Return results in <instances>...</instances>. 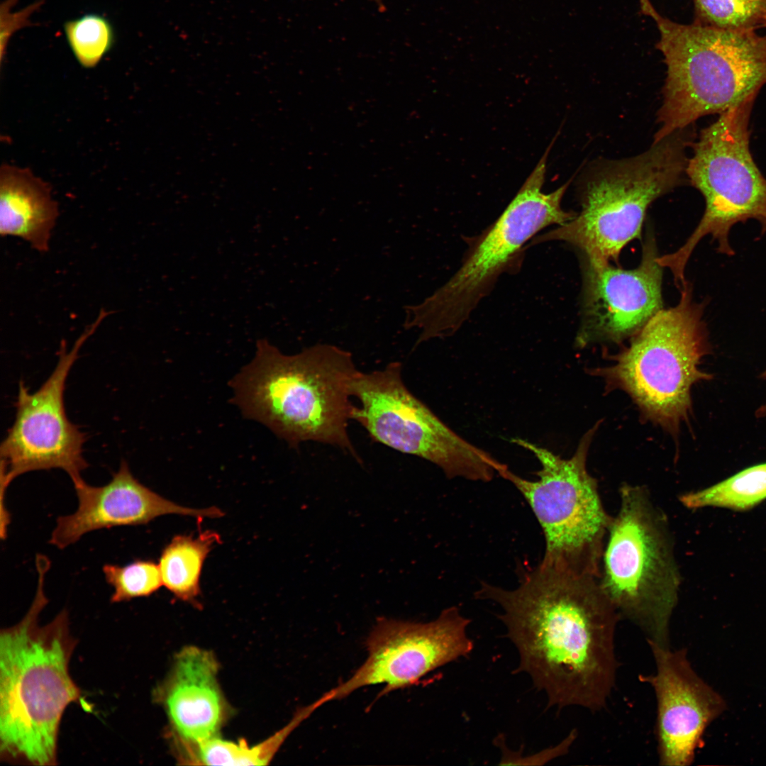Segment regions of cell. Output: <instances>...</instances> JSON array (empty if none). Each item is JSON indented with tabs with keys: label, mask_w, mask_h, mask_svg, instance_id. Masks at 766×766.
Wrapping results in <instances>:
<instances>
[{
	"label": "cell",
	"mask_w": 766,
	"mask_h": 766,
	"mask_svg": "<svg viewBox=\"0 0 766 766\" xmlns=\"http://www.w3.org/2000/svg\"><path fill=\"white\" fill-rule=\"evenodd\" d=\"M102 570L113 589L112 603L149 596L163 585L159 565L151 560H136L125 565L106 564Z\"/></svg>",
	"instance_id": "cell-24"
},
{
	"label": "cell",
	"mask_w": 766,
	"mask_h": 766,
	"mask_svg": "<svg viewBox=\"0 0 766 766\" xmlns=\"http://www.w3.org/2000/svg\"><path fill=\"white\" fill-rule=\"evenodd\" d=\"M696 21L728 30L766 27V0H693Z\"/></svg>",
	"instance_id": "cell-22"
},
{
	"label": "cell",
	"mask_w": 766,
	"mask_h": 766,
	"mask_svg": "<svg viewBox=\"0 0 766 766\" xmlns=\"http://www.w3.org/2000/svg\"><path fill=\"white\" fill-rule=\"evenodd\" d=\"M598 425L585 433L574 454L564 459L521 438L512 443L529 450L541 468L537 480L521 477L503 465L497 472L526 500L543 530L542 565L599 577L612 516L606 511L597 481L587 468L588 450Z\"/></svg>",
	"instance_id": "cell-10"
},
{
	"label": "cell",
	"mask_w": 766,
	"mask_h": 766,
	"mask_svg": "<svg viewBox=\"0 0 766 766\" xmlns=\"http://www.w3.org/2000/svg\"><path fill=\"white\" fill-rule=\"evenodd\" d=\"M757 95L719 114L692 143L694 153L686 174L703 195L705 210L685 243L657 259L660 266L670 270L677 285L685 280L687 263L703 238L711 235L718 252L731 256L729 233L736 223L755 219L762 232L766 231V178L750 148L749 122Z\"/></svg>",
	"instance_id": "cell-9"
},
{
	"label": "cell",
	"mask_w": 766,
	"mask_h": 766,
	"mask_svg": "<svg viewBox=\"0 0 766 766\" xmlns=\"http://www.w3.org/2000/svg\"><path fill=\"white\" fill-rule=\"evenodd\" d=\"M470 621L457 606L443 609L426 623L379 618L366 640V660L347 680L326 692L329 701L371 685L384 684L383 694L403 689L468 656L474 648L467 635Z\"/></svg>",
	"instance_id": "cell-13"
},
{
	"label": "cell",
	"mask_w": 766,
	"mask_h": 766,
	"mask_svg": "<svg viewBox=\"0 0 766 766\" xmlns=\"http://www.w3.org/2000/svg\"><path fill=\"white\" fill-rule=\"evenodd\" d=\"M58 208L49 184L28 168L3 165L0 171V234L16 236L40 252L48 250Z\"/></svg>",
	"instance_id": "cell-18"
},
{
	"label": "cell",
	"mask_w": 766,
	"mask_h": 766,
	"mask_svg": "<svg viewBox=\"0 0 766 766\" xmlns=\"http://www.w3.org/2000/svg\"><path fill=\"white\" fill-rule=\"evenodd\" d=\"M653 238L646 239L639 265L623 270L587 262L578 347L618 343L634 336L660 310L662 271Z\"/></svg>",
	"instance_id": "cell-14"
},
{
	"label": "cell",
	"mask_w": 766,
	"mask_h": 766,
	"mask_svg": "<svg viewBox=\"0 0 766 766\" xmlns=\"http://www.w3.org/2000/svg\"><path fill=\"white\" fill-rule=\"evenodd\" d=\"M761 377L766 379V370L763 372ZM755 415L757 417H763L766 416V403L761 406L756 411Z\"/></svg>",
	"instance_id": "cell-25"
},
{
	"label": "cell",
	"mask_w": 766,
	"mask_h": 766,
	"mask_svg": "<svg viewBox=\"0 0 766 766\" xmlns=\"http://www.w3.org/2000/svg\"><path fill=\"white\" fill-rule=\"evenodd\" d=\"M289 721L272 736L253 746L245 740L231 742L217 736L194 745L184 746L194 763L209 765H265L268 764L288 736L296 728Z\"/></svg>",
	"instance_id": "cell-21"
},
{
	"label": "cell",
	"mask_w": 766,
	"mask_h": 766,
	"mask_svg": "<svg viewBox=\"0 0 766 766\" xmlns=\"http://www.w3.org/2000/svg\"><path fill=\"white\" fill-rule=\"evenodd\" d=\"M78 507L72 514L57 518L49 543L64 549L89 532L116 526H138L166 514L202 518H218L223 514L217 507L196 509L181 506L141 484L131 473L127 462H121L117 472L106 484L94 487L83 479L73 482Z\"/></svg>",
	"instance_id": "cell-16"
},
{
	"label": "cell",
	"mask_w": 766,
	"mask_h": 766,
	"mask_svg": "<svg viewBox=\"0 0 766 766\" xmlns=\"http://www.w3.org/2000/svg\"><path fill=\"white\" fill-rule=\"evenodd\" d=\"M647 643L655 672L640 675L639 680L648 684L655 695L659 764L689 765L705 729L721 714L724 702L693 669L686 648Z\"/></svg>",
	"instance_id": "cell-15"
},
{
	"label": "cell",
	"mask_w": 766,
	"mask_h": 766,
	"mask_svg": "<svg viewBox=\"0 0 766 766\" xmlns=\"http://www.w3.org/2000/svg\"><path fill=\"white\" fill-rule=\"evenodd\" d=\"M105 317L100 313L69 351L61 341L56 367L36 392L19 382L14 422L0 446L2 494L15 478L31 471L57 468L72 482L82 479L89 466L83 457L86 434L67 418L64 392L80 348Z\"/></svg>",
	"instance_id": "cell-12"
},
{
	"label": "cell",
	"mask_w": 766,
	"mask_h": 766,
	"mask_svg": "<svg viewBox=\"0 0 766 766\" xmlns=\"http://www.w3.org/2000/svg\"><path fill=\"white\" fill-rule=\"evenodd\" d=\"M218 669L211 653L185 647L155 693L184 745L217 736L226 720L227 706L217 679Z\"/></svg>",
	"instance_id": "cell-17"
},
{
	"label": "cell",
	"mask_w": 766,
	"mask_h": 766,
	"mask_svg": "<svg viewBox=\"0 0 766 766\" xmlns=\"http://www.w3.org/2000/svg\"><path fill=\"white\" fill-rule=\"evenodd\" d=\"M216 532L206 531L194 538L174 536L162 550L159 567L163 585L177 598L194 602L200 594V577L204 561L216 544Z\"/></svg>",
	"instance_id": "cell-19"
},
{
	"label": "cell",
	"mask_w": 766,
	"mask_h": 766,
	"mask_svg": "<svg viewBox=\"0 0 766 766\" xmlns=\"http://www.w3.org/2000/svg\"><path fill=\"white\" fill-rule=\"evenodd\" d=\"M679 289L675 306L655 315L629 346L611 357L614 363L592 370L604 380L606 390L627 393L643 418L673 436L692 413V386L713 377L699 368L711 352L705 305L694 301L691 283L685 281Z\"/></svg>",
	"instance_id": "cell-7"
},
{
	"label": "cell",
	"mask_w": 766,
	"mask_h": 766,
	"mask_svg": "<svg viewBox=\"0 0 766 766\" xmlns=\"http://www.w3.org/2000/svg\"><path fill=\"white\" fill-rule=\"evenodd\" d=\"M518 584L482 582L477 599L493 601L517 649L518 666L544 692L547 708H605L618 662L615 633L620 616L599 578L538 563L523 566Z\"/></svg>",
	"instance_id": "cell-1"
},
{
	"label": "cell",
	"mask_w": 766,
	"mask_h": 766,
	"mask_svg": "<svg viewBox=\"0 0 766 766\" xmlns=\"http://www.w3.org/2000/svg\"><path fill=\"white\" fill-rule=\"evenodd\" d=\"M352 354L317 344L292 355L265 340L231 380L233 401L245 417L266 426L292 446L313 441L360 458L348 431L354 405Z\"/></svg>",
	"instance_id": "cell-3"
},
{
	"label": "cell",
	"mask_w": 766,
	"mask_h": 766,
	"mask_svg": "<svg viewBox=\"0 0 766 766\" xmlns=\"http://www.w3.org/2000/svg\"><path fill=\"white\" fill-rule=\"evenodd\" d=\"M64 30L74 57L86 68L95 67L114 43L111 23L99 14H86L68 21Z\"/></svg>",
	"instance_id": "cell-23"
},
{
	"label": "cell",
	"mask_w": 766,
	"mask_h": 766,
	"mask_svg": "<svg viewBox=\"0 0 766 766\" xmlns=\"http://www.w3.org/2000/svg\"><path fill=\"white\" fill-rule=\"evenodd\" d=\"M37 589L24 617L0 633V757L9 763L57 764L60 723L81 697L69 665L77 640L65 609L46 625L39 616L48 603L44 591L50 567L35 559Z\"/></svg>",
	"instance_id": "cell-2"
},
{
	"label": "cell",
	"mask_w": 766,
	"mask_h": 766,
	"mask_svg": "<svg viewBox=\"0 0 766 766\" xmlns=\"http://www.w3.org/2000/svg\"><path fill=\"white\" fill-rule=\"evenodd\" d=\"M350 390L360 402L351 418L374 441L428 460L449 478L488 482L503 464L455 433L417 399L404 384L400 362L370 372L358 370Z\"/></svg>",
	"instance_id": "cell-11"
},
{
	"label": "cell",
	"mask_w": 766,
	"mask_h": 766,
	"mask_svg": "<svg viewBox=\"0 0 766 766\" xmlns=\"http://www.w3.org/2000/svg\"><path fill=\"white\" fill-rule=\"evenodd\" d=\"M372 1L379 7L380 9H382V8L384 7L382 0H372Z\"/></svg>",
	"instance_id": "cell-26"
},
{
	"label": "cell",
	"mask_w": 766,
	"mask_h": 766,
	"mask_svg": "<svg viewBox=\"0 0 766 766\" xmlns=\"http://www.w3.org/2000/svg\"><path fill=\"white\" fill-rule=\"evenodd\" d=\"M766 499V462L748 467L709 487L679 496L691 509L718 507L736 511L749 510Z\"/></svg>",
	"instance_id": "cell-20"
},
{
	"label": "cell",
	"mask_w": 766,
	"mask_h": 766,
	"mask_svg": "<svg viewBox=\"0 0 766 766\" xmlns=\"http://www.w3.org/2000/svg\"><path fill=\"white\" fill-rule=\"evenodd\" d=\"M619 495L604 545L600 586L620 618L636 626L647 642L670 647L682 577L669 519L646 487L623 484Z\"/></svg>",
	"instance_id": "cell-6"
},
{
	"label": "cell",
	"mask_w": 766,
	"mask_h": 766,
	"mask_svg": "<svg viewBox=\"0 0 766 766\" xmlns=\"http://www.w3.org/2000/svg\"><path fill=\"white\" fill-rule=\"evenodd\" d=\"M639 1L657 26V47L667 65L660 127L653 143L702 116L728 111L766 84V35L677 23L657 13L649 0Z\"/></svg>",
	"instance_id": "cell-4"
},
{
	"label": "cell",
	"mask_w": 766,
	"mask_h": 766,
	"mask_svg": "<svg viewBox=\"0 0 766 766\" xmlns=\"http://www.w3.org/2000/svg\"><path fill=\"white\" fill-rule=\"evenodd\" d=\"M553 144L496 220L467 239L468 249L456 272L421 304L404 308V327L421 331L416 345L454 334L498 278L521 267L529 240L549 226H560L575 217L561 206L570 180L552 192L542 191Z\"/></svg>",
	"instance_id": "cell-5"
},
{
	"label": "cell",
	"mask_w": 766,
	"mask_h": 766,
	"mask_svg": "<svg viewBox=\"0 0 766 766\" xmlns=\"http://www.w3.org/2000/svg\"><path fill=\"white\" fill-rule=\"evenodd\" d=\"M687 128L653 143L636 157L597 166L580 188L579 215L535 235L530 245L562 241L579 250L587 263H618L622 249L640 238L649 205L682 182L686 149L692 142Z\"/></svg>",
	"instance_id": "cell-8"
}]
</instances>
